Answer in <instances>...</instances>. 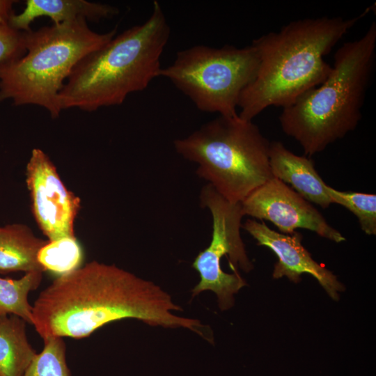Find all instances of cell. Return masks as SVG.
I'll return each mask as SVG.
<instances>
[{"instance_id":"obj_1","label":"cell","mask_w":376,"mask_h":376,"mask_svg":"<svg viewBox=\"0 0 376 376\" xmlns=\"http://www.w3.org/2000/svg\"><path fill=\"white\" fill-rule=\"evenodd\" d=\"M182 310L155 283L115 265L92 261L58 276L40 293L33 305L32 324L43 340L81 338L131 318L153 327L185 328L208 340L210 334L198 320L173 313Z\"/></svg>"},{"instance_id":"obj_2","label":"cell","mask_w":376,"mask_h":376,"mask_svg":"<svg viewBox=\"0 0 376 376\" xmlns=\"http://www.w3.org/2000/svg\"><path fill=\"white\" fill-rule=\"evenodd\" d=\"M368 13L299 19L255 39L258 68L240 97L239 117L252 121L267 108H283L322 84L332 68L324 56Z\"/></svg>"},{"instance_id":"obj_3","label":"cell","mask_w":376,"mask_h":376,"mask_svg":"<svg viewBox=\"0 0 376 376\" xmlns=\"http://www.w3.org/2000/svg\"><path fill=\"white\" fill-rule=\"evenodd\" d=\"M376 61V23L335 52L331 71L320 85L283 108V132L311 157L357 127Z\"/></svg>"},{"instance_id":"obj_4","label":"cell","mask_w":376,"mask_h":376,"mask_svg":"<svg viewBox=\"0 0 376 376\" xmlns=\"http://www.w3.org/2000/svg\"><path fill=\"white\" fill-rule=\"evenodd\" d=\"M170 27L159 3L150 17L83 57L59 93L61 110L93 111L121 104L128 95L146 88L159 77Z\"/></svg>"},{"instance_id":"obj_5","label":"cell","mask_w":376,"mask_h":376,"mask_svg":"<svg viewBox=\"0 0 376 376\" xmlns=\"http://www.w3.org/2000/svg\"><path fill=\"white\" fill-rule=\"evenodd\" d=\"M116 33H97L84 18L24 31L25 54L0 63V102L38 105L58 117L59 93L72 69Z\"/></svg>"},{"instance_id":"obj_6","label":"cell","mask_w":376,"mask_h":376,"mask_svg":"<svg viewBox=\"0 0 376 376\" xmlns=\"http://www.w3.org/2000/svg\"><path fill=\"white\" fill-rule=\"evenodd\" d=\"M269 144L256 124L239 116H219L173 142L178 154L198 165L197 175L231 203H241L273 177Z\"/></svg>"},{"instance_id":"obj_7","label":"cell","mask_w":376,"mask_h":376,"mask_svg":"<svg viewBox=\"0 0 376 376\" xmlns=\"http://www.w3.org/2000/svg\"><path fill=\"white\" fill-rule=\"evenodd\" d=\"M258 58L251 45L244 47L195 45L178 52L159 77L169 80L198 109L237 117L242 92L255 76Z\"/></svg>"},{"instance_id":"obj_8","label":"cell","mask_w":376,"mask_h":376,"mask_svg":"<svg viewBox=\"0 0 376 376\" xmlns=\"http://www.w3.org/2000/svg\"><path fill=\"white\" fill-rule=\"evenodd\" d=\"M200 204L208 209L212 217V235L209 246L195 258L192 267L200 281L191 290L192 297L210 290L217 297L219 307L226 311L234 305V295L246 281L237 272L253 269L240 235L241 203H231L210 184L201 191Z\"/></svg>"},{"instance_id":"obj_9","label":"cell","mask_w":376,"mask_h":376,"mask_svg":"<svg viewBox=\"0 0 376 376\" xmlns=\"http://www.w3.org/2000/svg\"><path fill=\"white\" fill-rule=\"evenodd\" d=\"M31 210L49 241L75 237L74 222L80 198L67 189L49 156L34 148L26 169Z\"/></svg>"},{"instance_id":"obj_10","label":"cell","mask_w":376,"mask_h":376,"mask_svg":"<svg viewBox=\"0 0 376 376\" xmlns=\"http://www.w3.org/2000/svg\"><path fill=\"white\" fill-rule=\"evenodd\" d=\"M241 207L243 216L267 220L283 234L304 228L336 243L346 240L310 202L274 177L250 193Z\"/></svg>"},{"instance_id":"obj_11","label":"cell","mask_w":376,"mask_h":376,"mask_svg":"<svg viewBox=\"0 0 376 376\" xmlns=\"http://www.w3.org/2000/svg\"><path fill=\"white\" fill-rule=\"evenodd\" d=\"M242 228L256 240L258 245L268 247L277 256L272 273L274 279L285 276L297 283L303 274H308L331 298L336 301L339 299L338 292L345 290L344 285L331 271L313 259L302 245L303 236L300 233L283 234L272 230L264 221L255 219H247Z\"/></svg>"},{"instance_id":"obj_12","label":"cell","mask_w":376,"mask_h":376,"mask_svg":"<svg viewBox=\"0 0 376 376\" xmlns=\"http://www.w3.org/2000/svg\"><path fill=\"white\" fill-rule=\"evenodd\" d=\"M269 161L273 177L285 184L310 203L326 209L332 204L327 185L315 169L314 162L288 150L281 141H272Z\"/></svg>"},{"instance_id":"obj_13","label":"cell","mask_w":376,"mask_h":376,"mask_svg":"<svg viewBox=\"0 0 376 376\" xmlns=\"http://www.w3.org/2000/svg\"><path fill=\"white\" fill-rule=\"evenodd\" d=\"M118 13L119 10L115 6L84 0H27L22 12L13 13L8 23L15 30L27 31L31 30V23L42 16L49 17L53 24H58L78 18L99 22Z\"/></svg>"},{"instance_id":"obj_14","label":"cell","mask_w":376,"mask_h":376,"mask_svg":"<svg viewBox=\"0 0 376 376\" xmlns=\"http://www.w3.org/2000/svg\"><path fill=\"white\" fill-rule=\"evenodd\" d=\"M47 242L36 237L24 224L0 226V274L45 272L38 253Z\"/></svg>"},{"instance_id":"obj_15","label":"cell","mask_w":376,"mask_h":376,"mask_svg":"<svg viewBox=\"0 0 376 376\" xmlns=\"http://www.w3.org/2000/svg\"><path fill=\"white\" fill-rule=\"evenodd\" d=\"M26 324L13 315L0 322L1 376H24L37 354L28 340Z\"/></svg>"},{"instance_id":"obj_16","label":"cell","mask_w":376,"mask_h":376,"mask_svg":"<svg viewBox=\"0 0 376 376\" xmlns=\"http://www.w3.org/2000/svg\"><path fill=\"white\" fill-rule=\"evenodd\" d=\"M42 273H26L18 279L0 277V322L13 315L32 324L33 306L29 304L28 297L40 285Z\"/></svg>"},{"instance_id":"obj_17","label":"cell","mask_w":376,"mask_h":376,"mask_svg":"<svg viewBox=\"0 0 376 376\" xmlns=\"http://www.w3.org/2000/svg\"><path fill=\"white\" fill-rule=\"evenodd\" d=\"M81 260L82 251L75 237L47 240L38 253V260L45 271L59 276L79 267Z\"/></svg>"},{"instance_id":"obj_18","label":"cell","mask_w":376,"mask_h":376,"mask_svg":"<svg viewBox=\"0 0 376 376\" xmlns=\"http://www.w3.org/2000/svg\"><path fill=\"white\" fill-rule=\"evenodd\" d=\"M63 338L48 337L44 339L42 350L36 354L24 376H70Z\"/></svg>"},{"instance_id":"obj_19","label":"cell","mask_w":376,"mask_h":376,"mask_svg":"<svg viewBox=\"0 0 376 376\" xmlns=\"http://www.w3.org/2000/svg\"><path fill=\"white\" fill-rule=\"evenodd\" d=\"M332 203L347 208L358 219L361 229L366 234H376V195L362 192L342 191L327 186Z\"/></svg>"},{"instance_id":"obj_20","label":"cell","mask_w":376,"mask_h":376,"mask_svg":"<svg viewBox=\"0 0 376 376\" xmlns=\"http://www.w3.org/2000/svg\"><path fill=\"white\" fill-rule=\"evenodd\" d=\"M25 52L24 31L13 29L8 22L0 24V63L21 57Z\"/></svg>"},{"instance_id":"obj_21","label":"cell","mask_w":376,"mask_h":376,"mask_svg":"<svg viewBox=\"0 0 376 376\" xmlns=\"http://www.w3.org/2000/svg\"><path fill=\"white\" fill-rule=\"evenodd\" d=\"M15 1L0 0V24L7 23L13 14L12 7Z\"/></svg>"},{"instance_id":"obj_22","label":"cell","mask_w":376,"mask_h":376,"mask_svg":"<svg viewBox=\"0 0 376 376\" xmlns=\"http://www.w3.org/2000/svg\"><path fill=\"white\" fill-rule=\"evenodd\" d=\"M1 376V375H0Z\"/></svg>"}]
</instances>
